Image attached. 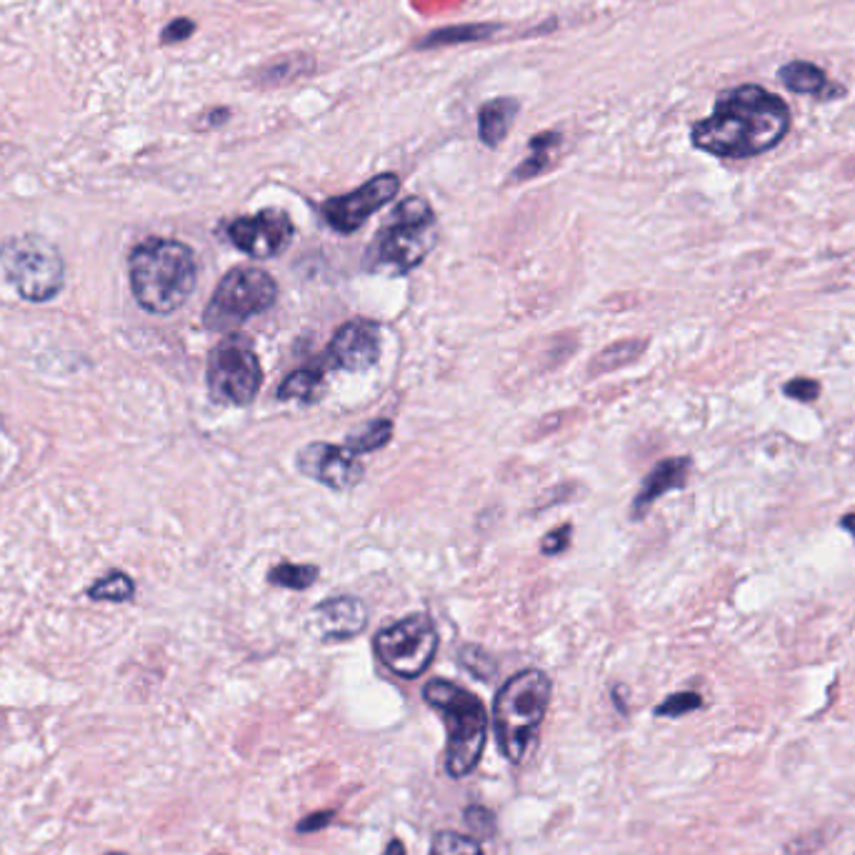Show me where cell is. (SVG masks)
<instances>
[{
  "instance_id": "6da1fadb",
  "label": "cell",
  "mask_w": 855,
  "mask_h": 855,
  "mask_svg": "<svg viewBox=\"0 0 855 855\" xmlns=\"http://www.w3.org/2000/svg\"><path fill=\"white\" fill-rule=\"evenodd\" d=\"M790 128L783 98L763 85H738L718 95L708 118L698 120L690 140L698 150L718 158H753L775 148Z\"/></svg>"
},
{
  "instance_id": "7a4b0ae2",
  "label": "cell",
  "mask_w": 855,
  "mask_h": 855,
  "mask_svg": "<svg viewBox=\"0 0 855 855\" xmlns=\"http://www.w3.org/2000/svg\"><path fill=\"white\" fill-rule=\"evenodd\" d=\"M195 280V255L180 240L148 238L130 253V288L148 313H175L190 298Z\"/></svg>"
},
{
  "instance_id": "3957f363",
  "label": "cell",
  "mask_w": 855,
  "mask_h": 855,
  "mask_svg": "<svg viewBox=\"0 0 855 855\" xmlns=\"http://www.w3.org/2000/svg\"><path fill=\"white\" fill-rule=\"evenodd\" d=\"M425 703L433 705L445 720V770L450 778H463L478 765L488 740V713L485 705L450 680H430L423 688Z\"/></svg>"
},
{
  "instance_id": "277c9868",
  "label": "cell",
  "mask_w": 855,
  "mask_h": 855,
  "mask_svg": "<svg viewBox=\"0 0 855 855\" xmlns=\"http://www.w3.org/2000/svg\"><path fill=\"white\" fill-rule=\"evenodd\" d=\"M548 703L550 678L543 670H520L498 690L493 703V728L500 753L510 763H520L525 758Z\"/></svg>"
},
{
  "instance_id": "5b68a950",
  "label": "cell",
  "mask_w": 855,
  "mask_h": 855,
  "mask_svg": "<svg viewBox=\"0 0 855 855\" xmlns=\"http://www.w3.org/2000/svg\"><path fill=\"white\" fill-rule=\"evenodd\" d=\"M435 238H438V225L428 200L420 195L400 200L370 243V265L390 268L393 273H408L430 253Z\"/></svg>"
},
{
  "instance_id": "8992f818",
  "label": "cell",
  "mask_w": 855,
  "mask_h": 855,
  "mask_svg": "<svg viewBox=\"0 0 855 855\" xmlns=\"http://www.w3.org/2000/svg\"><path fill=\"white\" fill-rule=\"evenodd\" d=\"M0 265L10 285L30 303H45L63 288V258L43 235L25 233L3 240Z\"/></svg>"
},
{
  "instance_id": "52a82bcc",
  "label": "cell",
  "mask_w": 855,
  "mask_h": 855,
  "mask_svg": "<svg viewBox=\"0 0 855 855\" xmlns=\"http://www.w3.org/2000/svg\"><path fill=\"white\" fill-rule=\"evenodd\" d=\"M275 298L278 285L273 275L260 268L238 265L218 283L213 298L205 305L203 323L210 330H233L253 315L273 308Z\"/></svg>"
},
{
  "instance_id": "ba28073f",
  "label": "cell",
  "mask_w": 855,
  "mask_h": 855,
  "mask_svg": "<svg viewBox=\"0 0 855 855\" xmlns=\"http://www.w3.org/2000/svg\"><path fill=\"white\" fill-rule=\"evenodd\" d=\"M263 383V370L245 335L233 333L220 340L208 355V390L225 405H250Z\"/></svg>"
},
{
  "instance_id": "9c48e42d",
  "label": "cell",
  "mask_w": 855,
  "mask_h": 855,
  "mask_svg": "<svg viewBox=\"0 0 855 855\" xmlns=\"http://www.w3.org/2000/svg\"><path fill=\"white\" fill-rule=\"evenodd\" d=\"M375 653L400 678H418L438 653V630L425 613L408 615L375 635Z\"/></svg>"
},
{
  "instance_id": "30bf717a",
  "label": "cell",
  "mask_w": 855,
  "mask_h": 855,
  "mask_svg": "<svg viewBox=\"0 0 855 855\" xmlns=\"http://www.w3.org/2000/svg\"><path fill=\"white\" fill-rule=\"evenodd\" d=\"M400 178L395 173H380L355 188L353 193L335 195L320 205V215L335 233H355L373 213L398 195Z\"/></svg>"
},
{
  "instance_id": "8fae6325",
  "label": "cell",
  "mask_w": 855,
  "mask_h": 855,
  "mask_svg": "<svg viewBox=\"0 0 855 855\" xmlns=\"http://www.w3.org/2000/svg\"><path fill=\"white\" fill-rule=\"evenodd\" d=\"M230 243L250 258H275L293 240V220L285 210L265 208L228 225Z\"/></svg>"
},
{
  "instance_id": "7c38bea8",
  "label": "cell",
  "mask_w": 855,
  "mask_h": 855,
  "mask_svg": "<svg viewBox=\"0 0 855 855\" xmlns=\"http://www.w3.org/2000/svg\"><path fill=\"white\" fill-rule=\"evenodd\" d=\"M380 358V325L373 320H350L340 325L328 350L318 360L320 368L365 370Z\"/></svg>"
},
{
  "instance_id": "4fadbf2b",
  "label": "cell",
  "mask_w": 855,
  "mask_h": 855,
  "mask_svg": "<svg viewBox=\"0 0 855 855\" xmlns=\"http://www.w3.org/2000/svg\"><path fill=\"white\" fill-rule=\"evenodd\" d=\"M300 473L333 490H348L363 478V463L348 448L330 443H310L298 453Z\"/></svg>"
},
{
  "instance_id": "5bb4252c",
  "label": "cell",
  "mask_w": 855,
  "mask_h": 855,
  "mask_svg": "<svg viewBox=\"0 0 855 855\" xmlns=\"http://www.w3.org/2000/svg\"><path fill=\"white\" fill-rule=\"evenodd\" d=\"M368 623V608L363 600L338 595V598L323 600L315 608V630L323 640H345L358 635Z\"/></svg>"
},
{
  "instance_id": "9a60e30c",
  "label": "cell",
  "mask_w": 855,
  "mask_h": 855,
  "mask_svg": "<svg viewBox=\"0 0 855 855\" xmlns=\"http://www.w3.org/2000/svg\"><path fill=\"white\" fill-rule=\"evenodd\" d=\"M690 475V458H665L645 475L640 493L633 500V518H643L650 510V505L660 498V495L670 493V490H680L688 483Z\"/></svg>"
},
{
  "instance_id": "2e32d148",
  "label": "cell",
  "mask_w": 855,
  "mask_h": 855,
  "mask_svg": "<svg viewBox=\"0 0 855 855\" xmlns=\"http://www.w3.org/2000/svg\"><path fill=\"white\" fill-rule=\"evenodd\" d=\"M778 78L785 88L800 95H815V98L825 100V95L838 98V95L845 93L843 85L830 83L825 70L818 68L815 63H808V60H790V63H785L778 70Z\"/></svg>"
},
{
  "instance_id": "e0dca14e",
  "label": "cell",
  "mask_w": 855,
  "mask_h": 855,
  "mask_svg": "<svg viewBox=\"0 0 855 855\" xmlns=\"http://www.w3.org/2000/svg\"><path fill=\"white\" fill-rule=\"evenodd\" d=\"M518 113L520 100L510 98V95H498V98L483 103L478 110V138L488 148H498L513 128Z\"/></svg>"
},
{
  "instance_id": "ac0fdd59",
  "label": "cell",
  "mask_w": 855,
  "mask_h": 855,
  "mask_svg": "<svg viewBox=\"0 0 855 855\" xmlns=\"http://www.w3.org/2000/svg\"><path fill=\"white\" fill-rule=\"evenodd\" d=\"M315 70V58L308 53H288L268 60L260 65L253 75V83L258 88H280V85L295 83L300 78H308Z\"/></svg>"
},
{
  "instance_id": "d6986e66",
  "label": "cell",
  "mask_w": 855,
  "mask_h": 855,
  "mask_svg": "<svg viewBox=\"0 0 855 855\" xmlns=\"http://www.w3.org/2000/svg\"><path fill=\"white\" fill-rule=\"evenodd\" d=\"M503 23H460L448 25V28L430 30L428 35L413 45L415 50H433L445 48V45H460V43H478V40H488L490 35L500 33Z\"/></svg>"
},
{
  "instance_id": "ffe728a7",
  "label": "cell",
  "mask_w": 855,
  "mask_h": 855,
  "mask_svg": "<svg viewBox=\"0 0 855 855\" xmlns=\"http://www.w3.org/2000/svg\"><path fill=\"white\" fill-rule=\"evenodd\" d=\"M323 373L318 363L310 365V368H300L295 373H290L288 378L280 383L278 388V400H300V403H315V400L323 395L325 383Z\"/></svg>"
},
{
  "instance_id": "44dd1931",
  "label": "cell",
  "mask_w": 855,
  "mask_h": 855,
  "mask_svg": "<svg viewBox=\"0 0 855 855\" xmlns=\"http://www.w3.org/2000/svg\"><path fill=\"white\" fill-rule=\"evenodd\" d=\"M560 140H563V135L558 133V130H545V133H538L530 138L528 148H530V158H525L523 163L518 165V168L513 170V175L510 178L513 180H530L535 178V175L545 173V170L550 168V158H553V150L558 148Z\"/></svg>"
},
{
  "instance_id": "7402d4cb",
  "label": "cell",
  "mask_w": 855,
  "mask_h": 855,
  "mask_svg": "<svg viewBox=\"0 0 855 855\" xmlns=\"http://www.w3.org/2000/svg\"><path fill=\"white\" fill-rule=\"evenodd\" d=\"M390 438H393V423L385 418L373 420V423L365 425L360 433L348 435V440H345V448L350 450V453H373V450H380L385 443H390Z\"/></svg>"
},
{
  "instance_id": "603a6c76",
  "label": "cell",
  "mask_w": 855,
  "mask_h": 855,
  "mask_svg": "<svg viewBox=\"0 0 855 855\" xmlns=\"http://www.w3.org/2000/svg\"><path fill=\"white\" fill-rule=\"evenodd\" d=\"M318 580V565L280 563L268 573V583L283 585L290 590H305Z\"/></svg>"
},
{
  "instance_id": "cb8c5ba5",
  "label": "cell",
  "mask_w": 855,
  "mask_h": 855,
  "mask_svg": "<svg viewBox=\"0 0 855 855\" xmlns=\"http://www.w3.org/2000/svg\"><path fill=\"white\" fill-rule=\"evenodd\" d=\"M430 855H483V848L475 838L455 830H440L430 843Z\"/></svg>"
},
{
  "instance_id": "d4e9b609",
  "label": "cell",
  "mask_w": 855,
  "mask_h": 855,
  "mask_svg": "<svg viewBox=\"0 0 855 855\" xmlns=\"http://www.w3.org/2000/svg\"><path fill=\"white\" fill-rule=\"evenodd\" d=\"M88 595L93 600H113V603H123L133 595V580L128 578L120 570H113L105 578H100L98 583H93L88 588Z\"/></svg>"
},
{
  "instance_id": "484cf974",
  "label": "cell",
  "mask_w": 855,
  "mask_h": 855,
  "mask_svg": "<svg viewBox=\"0 0 855 855\" xmlns=\"http://www.w3.org/2000/svg\"><path fill=\"white\" fill-rule=\"evenodd\" d=\"M703 705V698L693 690H683V693H673L663 700L660 705H655V715L658 718H680V715H688L693 710H698Z\"/></svg>"
},
{
  "instance_id": "4316f807",
  "label": "cell",
  "mask_w": 855,
  "mask_h": 855,
  "mask_svg": "<svg viewBox=\"0 0 855 855\" xmlns=\"http://www.w3.org/2000/svg\"><path fill=\"white\" fill-rule=\"evenodd\" d=\"M460 663L470 670L478 680H488L495 675V663L485 650H480L478 645H465L460 650Z\"/></svg>"
},
{
  "instance_id": "83f0119b",
  "label": "cell",
  "mask_w": 855,
  "mask_h": 855,
  "mask_svg": "<svg viewBox=\"0 0 855 855\" xmlns=\"http://www.w3.org/2000/svg\"><path fill=\"white\" fill-rule=\"evenodd\" d=\"M465 823H468L470 833L478 835V838H490L495 833V818L488 808L483 805H470L465 810Z\"/></svg>"
},
{
  "instance_id": "f1b7e54d",
  "label": "cell",
  "mask_w": 855,
  "mask_h": 855,
  "mask_svg": "<svg viewBox=\"0 0 855 855\" xmlns=\"http://www.w3.org/2000/svg\"><path fill=\"white\" fill-rule=\"evenodd\" d=\"M195 28H198V25H195V20L183 18V15H180V18H173L163 30H160V43L163 45L183 43V40H188L190 35L195 33Z\"/></svg>"
},
{
  "instance_id": "f546056e",
  "label": "cell",
  "mask_w": 855,
  "mask_h": 855,
  "mask_svg": "<svg viewBox=\"0 0 855 855\" xmlns=\"http://www.w3.org/2000/svg\"><path fill=\"white\" fill-rule=\"evenodd\" d=\"M783 393L788 395V398L798 400V403H813L820 395V383L813 378H795L783 385Z\"/></svg>"
},
{
  "instance_id": "4dcf8cb0",
  "label": "cell",
  "mask_w": 855,
  "mask_h": 855,
  "mask_svg": "<svg viewBox=\"0 0 855 855\" xmlns=\"http://www.w3.org/2000/svg\"><path fill=\"white\" fill-rule=\"evenodd\" d=\"M570 535H573V528H570V525H560V528H555L553 533H548L543 538V553L545 555L563 553L570 543Z\"/></svg>"
},
{
  "instance_id": "1f68e13d",
  "label": "cell",
  "mask_w": 855,
  "mask_h": 855,
  "mask_svg": "<svg viewBox=\"0 0 855 855\" xmlns=\"http://www.w3.org/2000/svg\"><path fill=\"white\" fill-rule=\"evenodd\" d=\"M333 820V810H320V813L308 815V818H303L298 823V833H313V830L325 828V825Z\"/></svg>"
},
{
  "instance_id": "d6a6232c",
  "label": "cell",
  "mask_w": 855,
  "mask_h": 855,
  "mask_svg": "<svg viewBox=\"0 0 855 855\" xmlns=\"http://www.w3.org/2000/svg\"><path fill=\"white\" fill-rule=\"evenodd\" d=\"M230 115H233V110L230 108H213L208 110V113L203 115V125L200 128H220V125H225L230 120Z\"/></svg>"
},
{
  "instance_id": "836d02e7",
  "label": "cell",
  "mask_w": 855,
  "mask_h": 855,
  "mask_svg": "<svg viewBox=\"0 0 855 855\" xmlns=\"http://www.w3.org/2000/svg\"><path fill=\"white\" fill-rule=\"evenodd\" d=\"M840 528L845 530V533H850L855 538V513H848L840 518Z\"/></svg>"
},
{
  "instance_id": "e575fe53",
  "label": "cell",
  "mask_w": 855,
  "mask_h": 855,
  "mask_svg": "<svg viewBox=\"0 0 855 855\" xmlns=\"http://www.w3.org/2000/svg\"><path fill=\"white\" fill-rule=\"evenodd\" d=\"M383 855H405V845L400 843L398 838L395 840H390L388 843V848H385V853Z\"/></svg>"
},
{
  "instance_id": "d590c367",
  "label": "cell",
  "mask_w": 855,
  "mask_h": 855,
  "mask_svg": "<svg viewBox=\"0 0 855 855\" xmlns=\"http://www.w3.org/2000/svg\"><path fill=\"white\" fill-rule=\"evenodd\" d=\"M105 855H128V853H105Z\"/></svg>"
},
{
  "instance_id": "8d00e7d4",
  "label": "cell",
  "mask_w": 855,
  "mask_h": 855,
  "mask_svg": "<svg viewBox=\"0 0 855 855\" xmlns=\"http://www.w3.org/2000/svg\"><path fill=\"white\" fill-rule=\"evenodd\" d=\"M853 855H855V853H853Z\"/></svg>"
}]
</instances>
